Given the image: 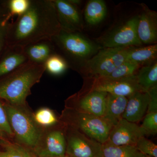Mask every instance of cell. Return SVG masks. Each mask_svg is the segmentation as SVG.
I'll use <instances>...</instances> for the list:
<instances>
[{
    "label": "cell",
    "mask_w": 157,
    "mask_h": 157,
    "mask_svg": "<svg viewBox=\"0 0 157 157\" xmlns=\"http://www.w3.org/2000/svg\"><path fill=\"white\" fill-rule=\"evenodd\" d=\"M61 30L52 0H31L27 11L9 24L7 46L24 47L50 39Z\"/></svg>",
    "instance_id": "6da1fadb"
},
{
    "label": "cell",
    "mask_w": 157,
    "mask_h": 157,
    "mask_svg": "<svg viewBox=\"0 0 157 157\" xmlns=\"http://www.w3.org/2000/svg\"><path fill=\"white\" fill-rule=\"evenodd\" d=\"M45 71L44 65L28 61L0 78V100L11 105H25L31 89L39 83Z\"/></svg>",
    "instance_id": "7a4b0ae2"
},
{
    "label": "cell",
    "mask_w": 157,
    "mask_h": 157,
    "mask_svg": "<svg viewBox=\"0 0 157 157\" xmlns=\"http://www.w3.org/2000/svg\"><path fill=\"white\" fill-rule=\"evenodd\" d=\"M50 39L57 54L65 59L69 67L77 71L84 62L103 48L89 39L82 32H67L61 30Z\"/></svg>",
    "instance_id": "3957f363"
},
{
    "label": "cell",
    "mask_w": 157,
    "mask_h": 157,
    "mask_svg": "<svg viewBox=\"0 0 157 157\" xmlns=\"http://www.w3.org/2000/svg\"><path fill=\"white\" fill-rule=\"evenodd\" d=\"M3 102L13 133L12 141L32 153L39 142L44 128L39 126L35 121L34 112L28 104L14 105Z\"/></svg>",
    "instance_id": "277c9868"
},
{
    "label": "cell",
    "mask_w": 157,
    "mask_h": 157,
    "mask_svg": "<svg viewBox=\"0 0 157 157\" xmlns=\"http://www.w3.org/2000/svg\"><path fill=\"white\" fill-rule=\"evenodd\" d=\"M65 125L78 130L87 137L103 144L107 141L113 126L103 117L95 116L65 107L59 117Z\"/></svg>",
    "instance_id": "5b68a950"
},
{
    "label": "cell",
    "mask_w": 157,
    "mask_h": 157,
    "mask_svg": "<svg viewBox=\"0 0 157 157\" xmlns=\"http://www.w3.org/2000/svg\"><path fill=\"white\" fill-rule=\"evenodd\" d=\"M131 47L102 48L84 62L78 72L85 77L94 78L107 76L126 60Z\"/></svg>",
    "instance_id": "8992f818"
},
{
    "label": "cell",
    "mask_w": 157,
    "mask_h": 157,
    "mask_svg": "<svg viewBox=\"0 0 157 157\" xmlns=\"http://www.w3.org/2000/svg\"><path fill=\"white\" fill-rule=\"evenodd\" d=\"M138 15L127 20L117 27L97 39V43L103 48L140 47L142 45L136 31Z\"/></svg>",
    "instance_id": "52a82bcc"
},
{
    "label": "cell",
    "mask_w": 157,
    "mask_h": 157,
    "mask_svg": "<svg viewBox=\"0 0 157 157\" xmlns=\"http://www.w3.org/2000/svg\"><path fill=\"white\" fill-rule=\"evenodd\" d=\"M65 125L59 121L53 126L44 128L32 154L39 157L63 156L67 149Z\"/></svg>",
    "instance_id": "ba28073f"
},
{
    "label": "cell",
    "mask_w": 157,
    "mask_h": 157,
    "mask_svg": "<svg viewBox=\"0 0 157 157\" xmlns=\"http://www.w3.org/2000/svg\"><path fill=\"white\" fill-rule=\"evenodd\" d=\"M107 93L96 90H82L65 101V107L103 117L105 113Z\"/></svg>",
    "instance_id": "9c48e42d"
},
{
    "label": "cell",
    "mask_w": 157,
    "mask_h": 157,
    "mask_svg": "<svg viewBox=\"0 0 157 157\" xmlns=\"http://www.w3.org/2000/svg\"><path fill=\"white\" fill-rule=\"evenodd\" d=\"M65 132L66 155L70 157H102V144L72 127L65 125Z\"/></svg>",
    "instance_id": "30bf717a"
},
{
    "label": "cell",
    "mask_w": 157,
    "mask_h": 157,
    "mask_svg": "<svg viewBox=\"0 0 157 157\" xmlns=\"http://www.w3.org/2000/svg\"><path fill=\"white\" fill-rule=\"evenodd\" d=\"M94 79L90 90H91L104 92L128 98L136 92L144 91L137 83L136 75L122 79H110L103 77Z\"/></svg>",
    "instance_id": "8fae6325"
},
{
    "label": "cell",
    "mask_w": 157,
    "mask_h": 157,
    "mask_svg": "<svg viewBox=\"0 0 157 157\" xmlns=\"http://www.w3.org/2000/svg\"><path fill=\"white\" fill-rule=\"evenodd\" d=\"M61 29L67 32H82L84 21L79 8L67 0H52Z\"/></svg>",
    "instance_id": "7c38bea8"
},
{
    "label": "cell",
    "mask_w": 157,
    "mask_h": 157,
    "mask_svg": "<svg viewBox=\"0 0 157 157\" xmlns=\"http://www.w3.org/2000/svg\"><path fill=\"white\" fill-rule=\"evenodd\" d=\"M142 136L140 126L122 118L112 127L105 143L114 146L135 145Z\"/></svg>",
    "instance_id": "4fadbf2b"
},
{
    "label": "cell",
    "mask_w": 157,
    "mask_h": 157,
    "mask_svg": "<svg viewBox=\"0 0 157 157\" xmlns=\"http://www.w3.org/2000/svg\"><path fill=\"white\" fill-rule=\"evenodd\" d=\"M143 11L138 15L136 31L142 44L154 45L157 41V13L143 5Z\"/></svg>",
    "instance_id": "5bb4252c"
},
{
    "label": "cell",
    "mask_w": 157,
    "mask_h": 157,
    "mask_svg": "<svg viewBox=\"0 0 157 157\" xmlns=\"http://www.w3.org/2000/svg\"><path fill=\"white\" fill-rule=\"evenodd\" d=\"M149 101L148 92L137 91L128 98L125 110L122 118L137 124L147 112Z\"/></svg>",
    "instance_id": "9a60e30c"
},
{
    "label": "cell",
    "mask_w": 157,
    "mask_h": 157,
    "mask_svg": "<svg viewBox=\"0 0 157 157\" xmlns=\"http://www.w3.org/2000/svg\"><path fill=\"white\" fill-rule=\"evenodd\" d=\"M28 61L23 47L7 46L0 59V78L11 73Z\"/></svg>",
    "instance_id": "2e32d148"
},
{
    "label": "cell",
    "mask_w": 157,
    "mask_h": 157,
    "mask_svg": "<svg viewBox=\"0 0 157 157\" xmlns=\"http://www.w3.org/2000/svg\"><path fill=\"white\" fill-rule=\"evenodd\" d=\"M29 61L44 65L51 56L56 54L51 39H45L34 42L23 47Z\"/></svg>",
    "instance_id": "e0dca14e"
},
{
    "label": "cell",
    "mask_w": 157,
    "mask_h": 157,
    "mask_svg": "<svg viewBox=\"0 0 157 157\" xmlns=\"http://www.w3.org/2000/svg\"><path fill=\"white\" fill-rule=\"evenodd\" d=\"M128 101L126 97L107 94L105 113L103 117L113 126L115 125L121 119Z\"/></svg>",
    "instance_id": "ac0fdd59"
},
{
    "label": "cell",
    "mask_w": 157,
    "mask_h": 157,
    "mask_svg": "<svg viewBox=\"0 0 157 157\" xmlns=\"http://www.w3.org/2000/svg\"><path fill=\"white\" fill-rule=\"evenodd\" d=\"M157 45H148L144 47H131L128 52L127 60L140 65L146 66L156 61Z\"/></svg>",
    "instance_id": "d6986e66"
},
{
    "label": "cell",
    "mask_w": 157,
    "mask_h": 157,
    "mask_svg": "<svg viewBox=\"0 0 157 157\" xmlns=\"http://www.w3.org/2000/svg\"><path fill=\"white\" fill-rule=\"evenodd\" d=\"M107 15V7L103 0L88 1L84 11V21L87 24L97 25L101 23Z\"/></svg>",
    "instance_id": "ffe728a7"
},
{
    "label": "cell",
    "mask_w": 157,
    "mask_h": 157,
    "mask_svg": "<svg viewBox=\"0 0 157 157\" xmlns=\"http://www.w3.org/2000/svg\"><path fill=\"white\" fill-rule=\"evenodd\" d=\"M138 84L144 91L147 92L157 86V62L142 66L136 74Z\"/></svg>",
    "instance_id": "44dd1931"
},
{
    "label": "cell",
    "mask_w": 157,
    "mask_h": 157,
    "mask_svg": "<svg viewBox=\"0 0 157 157\" xmlns=\"http://www.w3.org/2000/svg\"><path fill=\"white\" fill-rule=\"evenodd\" d=\"M102 157H148L138 150L135 145L114 146L102 144Z\"/></svg>",
    "instance_id": "7402d4cb"
},
{
    "label": "cell",
    "mask_w": 157,
    "mask_h": 157,
    "mask_svg": "<svg viewBox=\"0 0 157 157\" xmlns=\"http://www.w3.org/2000/svg\"><path fill=\"white\" fill-rule=\"evenodd\" d=\"M0 157H33L32 154L12 140L0 139Z\"/></svg>",
    "instance_id": "603a6c76"
},
{
    "label": "cell",
    "mask_w": 157,
    "mask_h": 157,
    "mask_svg": "<svg viewBox=\"0 0 157 157\" xmlns=\"http://www.w3.org/2000/svg\"><path fill=\"white\" fill-rule=\"evenodd\" d=\"M141 67L136 63L126 60L113 72L103 78L110 79H119L135 76Z\"/></svg>",
    "instance_id": "cb8c5ba5"
},
{
    "label": "cell",
    "mask_w": 157,
    "mask_h": 157,
    "mask_svg": "<svg viewBox=\"0 0 157 157\" xmlns=\"http://www.w3.org/2000/svg\"><path fill=\"white\" fill-rule=\"evenodd\" d=\"M45 72L53 76H59L69 69V66L63 58L55 54L51 56L44 64Z\"/></svg>",
    "instance_id": "d4e9b609"
},
{
    "label": "cell",
    "mask_w": 157,
    "mask_h": 157,
    "mask_svg": "<svg viewBox=\"0 0 157 157\" xmlns=\"http://www.w3.org/2000/svg\"><path fill=\"white\" fill-rule=\"evenodd\" d=\"M34 117L37 124L43 128L53 126L59 123V117L53 110L42 107L34 112Z\"/></svg>",
    "instance_id": "484cf974"
},
{
    "label": "cell",
    "mask_w": 157,
    "mask_h": 157,
    "mask_svg": "<svg viewBox=\"0 0 157 157\" xmlns=\"http://www.w3.org/2000/svg\"><path fill=\"white\" fill-rule=\"evenodd\" d=\"M31 0H10L7 2L8 15L7 17L11 18L13 16L17 17L22 15L27 11Z\"/></svg>",
    "instance_id": "4316f807"
},
{
    "label": "cell",
    "mask_w": 157,
    "mask_h": 157,
    "mask_svg": "<svg viewBox=\"0 0 157 157\" xmlns=\"http://www.w3.org/2000/svg\"><path fill=\"white\" fill-rule=\"evenodd\" d=\"M140 128L144 136L145 135L155 136L156 135L157 112L147 113Z\"/></svg>",
    "instance_id": "83f0119b"
},
{
    "label": "cell",
    "mask_w": 157,
    "mask_h": 157,
    "mask_svg": "<svg viewBox=\"0 0 157 157\" xmlns=\"http://www.w3.org/2000/svg\"><path fill=\"white\" fill-rule=\"evenodd\" d=\"M139 151L148 157H157V146L145 136L140 137L135 145Z\"/></svg>",
    "instance_id": "f1b7e54d"
},
{
    "label": "cell",
    "mask_w": 157,
    "mask_h": 157,
    "mask_svg": "<svg viewBox=\"0 0 157 157\" xmlns=\"http://www.w3.org/2000/svg\"><path fill=\"white\" fill-rule=\"evenodd\" d=\"M9 19L6 17L0 19V56L7 47V35Z\"/></svg>",
    "instance_id": "f546056e"
},
{
    "label": "cell",
    "mask_w": 157,
    "mask_h": 157,
    "mask_svg": "<svg viewBox=\"0 0 157 157\" xmlns=\"http://www.w3.org/2000/svg\"><path fill=\"white\" fill-rule=\"evenodd\" d=\"M0 130L6 133L13 140V133L8 121L6 110L3 105V101L0 100Z\"/></svg>",
    "instance_id": "4dcf8cb0"
},
{
    "label": "cell",
    "mask_w": 157,
    "mask_h": 157,
    "mask_svg": "<svg viewBox=\"0 0 157 157\" xmlns=\"http://www.w3.org/2000/svg\"><path fill=\"white\" fill-rule=\"evenodd\" d=\"M147 92L149 95V101L147 113L157 112V86Z\"/></svg>",
    "instance_id": "1f68e13d"
},
{
    "label": "cell",
    "mask_w": 157,
    "mask_h": 157,
    "mask_svg": "<svg viewBox=\"0 0 157 157\" xmlns=\"http://www.w3.org/2000/svg\"><path fill=\"white\" fill-rule=\"evenodd\" d=\"M68 2L72 5L78 7L79 8V6H81L82 1L80 0H67Z\"/></svg>",
    "instance_id": "d6a6232c"
},
{
    "label": "cell",
    "mask_w": 157,
    "mask_h": 157,
    "mask_svg": "<svg viewBox=\"0 0 157 157\" xmlns=\"http://www.w3.org/2000/svg\"><path fill=\"white\" fill-rule=\"evenodd\" d=\"M0 139L11 140V138H10V137L8 136L7 134H6V133L3 132L1 130H0Z\"/></svg>",
    "instance_id": "836d02e7"
},
{
    "label": "cell",
    "mask_w": 157,
    "mask_h": 157,
    "mask_svg": "<svg viewBox=\"0 0 157 157\" xmlns=\"http://www.w3.org/2000/svg\"><path fill=\"white\" fill-rule=\"evenodd\" d=\"M32 155H33V157H37L36 156L32 154ZM69 157L68 156L66 155H65L64 156H57V157Z\"/></svg>",
    "instance_id": "e575fe53"
},
{
    "label": "cell",
    "mask_w": 157,
    "mask_h": 157,
    "mask_svg": "<svg viewBox=\"0 0 157 157\" xmlns=\"http://www.w3.org/2000/svg\"><path fill=\"white\" fill-rule=\"evenodd\" d=\"M0 8H1V5H0Z\"/></svg>",
    "instance_id": "d590c367"
},
{
    "label": "cell",
    "mask_w": 157,
    "mask_h": 157,
    "mask_svg": "<svg viewBox=\"0 0 157 157\" xmlns=\"http://www.w3.org/2000/svg\"><path fill=\"white\" fill-rule=\"evenodd\" d=\"M68 157H69V156H68Z\"/></svg>",
    "instance_id": "8d00e7d4"
}]
</instances>
